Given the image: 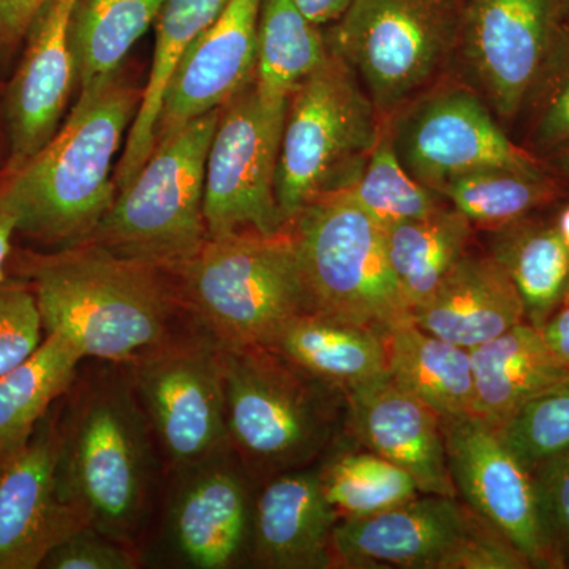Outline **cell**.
<instances>
[{"label":"cell","mask_w":569,"mask_h":569,"mask_svg":"<svg viewBox=\"0 0 569 569\" xmlns=\"http://www.w3.org/2000/svg\"><path fill=\"white\" fill-rule=\"evenodd\" d=\"M21 272L39 305L44 335L61 336L86 358L129 366L176 339L182 306L173 276L88 242L24 252Z\"/></svg>","instance_id":"6da1fadb"},{"label":"cell","mask_w":569,"mask_h":569,"mask_svg":"<svg viewBox=\"0 0 569 569\" xmlns=\"http://www.w3.org/2000/svg\"><path fill=\"white\" fill-rule=\"evenodd\" d=\"M141 91L121 71L100 91L80 93L70 114L33 159L0 179L17 234L58 252L88 244L118 197L112 162Z\"/></svg>","instance_id":"7a4b0ae2"},{"label":"cell","mask_w":569,"mask_h":569,"mask_svg":"<svg viewBox=\"0 0 569 569\" xmlns=\"http://www.w3.org/2000/svg\"><path fill=\"white\" fill-rule=\"evenodd\" d=\"M81 387L59 419L62 496L93 529L132 546L151 507V425L129 373L107 370Z\"/></svg>","instance_id":"3957f363"},{"label":"cell","mask_w":569,"mask_h":569,"mask_svg":"<svg viewBox=\"0 0 569 569\" xmlns=\"http://www.w3.org/2000/svg\"><path fill=\"white\" fill-rule=\"evenodd\" d=\"M182 306L220 346L266 347L282 326L310 310L290 230L208 238L170 272Z\"/></svg>","instance_id":"277c9868"},{"label":"cell","mask_w":569,"mask_h":569,"mask_svg":"<svg viewBox=\"0 0 569 569\" xmlns=\"http://www.w3.org/2000/svg\"><path fill=\"white\" fill-rule=\"evenodd\" d=\"M381 133L383 121L361 81L331 50L288 97L276 179L284 228L317 198L348 189Z\"/></svg>","instance_id":"5b68a950"},{"label":"cell","mask_w":569,"mask_h":569,"mask_svg":"<svg viewBox=\"0 0 569 569\" xmlns=\"http://www.w3.org/2000/svg\"><path fill=\"white\" fill-rule=\"evenodd\" d=\"M230 447L254 473L299 470L332 436L337 389L274 350L220 346Z\"/></svg>","instance_id":"8992f818"},{"label":"cell","mask_w":569,"mask_h":569,"mask_svg":"<svg viewBox=\"0 0 569 569\" xmlns=\"http://www.w3.org/2000/svg\"><path fill=\"white\" fill-rule=\"evenodd\" d=\"M219 114L217 108L157 142L91 242L168 272L192 260L208 239L206 162Z\"/></svg>","instance_id":"52a82bcc"},{"label":"cell","mask_w":569,"mask_h":569,"mask_svg":"<svg viewBox=\"0 0 569 569\" xmlns=\"http://www.w3.org/2000/svg\"><path fill=\"white\" fill-rule=\"evenodd\" d=\"M287 228L310 310L365 325L385 337L410 320L389 264L387 233L348 194L317 198Z\"/></svg>","instance_id":"ba28073f"},{"label":"cell","mask_w":569,"mask_h":569,"mask_svg":"<svg viewBox=\"0 0 569 569\" xmlns=\"http://www.w3.org/2000/svg\"><path fill=\"white\" fill-rule=\"evenodd\" d=\"M462 0H351L326 37L381 121L429 88L458 43Z\"/></svg>","instance_id":"9c48e42d"},{"label":"cell","mask_w":569,"mask_h":569,"mask_svg":"<svg viewBox=\"0 0 569 569\" xmlns=\"http://www.w3.org/2000/svg\"><path fill=\"white\" fill-rule=\"evenodd\" d=\"M332 548L336 561L356 568H531L516 546L468 505L429 493L376 515L340 520Z\"/></svg>","instance_id":"30bf717a"},{"label":"cell","mask_w":569,"mask_h":569,"mask_svg":"<svg viewBox=\"0 0 569 569\" xmlns=\"http://www.w3.org/2000/svg\"><path fill=\"white\" fill-rule=\"evenodd\" d=\"M127 367L153 437L176 470L230 449L220 347L209 337L176 339Z\"/></svg>","instance_id":"8fae6325"},{"label":"cell","mask_w":569,"mask_h":569,"mask_svg":"<svg viewBox=\"0 0 569 569\" xmlns=\"http://www.w3.org/2000/svg\"><path fill=\"white\" fill-rule=\"evenodd\" d=\"M287 103H268L253 82L220 108L204 179L208 238L284 230L276 200Z\"/></svg>","instance_id":"7c38bea8"},{"label":"cell","mask_w":569,"mask_h":569,"mask_svg":"<svg viewBox=\"0 0 569 569\" xmlns=\"http://www.w3.org/2000/svg\"><path fill=\"white\" fill-rule=\"evenodd\" d=\"M388 132L407 173L433 192L488 168H546L545 160L509 140L478 93L459 84L419 93L388 119Z\"/></svg>","instance_id":"4fadbf2b"},{"label":"cell","mask_w":569,"mask_h":569,"mask_svg":"<svg viewBox=\"0 0 569 569\" xmlns=\"http://www.w3.org/2000/svg\"><path fill=\"white\" fill-rule=\"evenodd\" d=\"M561 22L560 0H462L458 43L501 121L522 114Z\"/></svg>","instance_id":"5bb4252c"},{"label":"cell","mask_w":569,"mask_h":569,"mask_svg":"<svg viewBox=\"0 0 569 569\" xmlns=\"http://www.w3.org/2000/svg\"><path fill=\"white\" fill-rule=\"evenodd\" d=\"M449 473L468 507L496 527L530 567L560 568L550 546L533 475L496 427L473 415L441 419Z\"/></svg>","instance_id":"9a60e30c"},{"label":"cell","mask_w":569,"mask_h":569,"mask_svg":"<svg viewBox=\"0 0 569 569\" xmlns=\"http://www.w3.org/2000/svg\"><path fill=\"white\" fill-rule=\"evenodd\" d=\"M80 0H44L22 43V58L0 100L6 164L2 174L21 170L62 126L77 91L70 28Z\"/></svg>","instance_id":"2e32d148"},{"label":"cell","mask_w":569,"mask_h":569,"mask_svg":"<svg viewBox=\"0 0 569 569\" xmlns=\"http://www.w3.org/2000/svg\"><path fill=\"white\" fill-rule=\"evenodd\" d=\"M59 417L0 459V569H37L73 531L89 526L59 485Z\"/></svg>","instance_id":"e0dca14e"},{"label":"cell","mask_w":569,"mask_h":569,"mask_svg":"<svg viewBox=\"0 0 569 569\" xmlns=\"http://www.w3.org/2000/svg\"><path fill=\"white\" fill-rule=\"evenodd\" d=\"M261 3L230 0L183 56L164 91L156 144L252 84Z\"/></svg>","instance_id":"ac0fdd59"},{"label":"cell","mask_w":569,"mask_h":569,"mask_svg":"<svg viewBox=\"0 0 569 569\" xmlns=\"http://www.w3.org/2000/svg\"><path fill=\"white\" fill-rule=\"evenodd\" d=\"M183 481L168 515V541L189 568L233 567L249 538V496L227 455L182 471Z\"/></svg>","instance_id":"d6986e66"},{"label":"cell","mask_w":569,"mask_h":569,"mask_svg":"<svg viewBox=\"0 0 569 569\" xmlns=\"http://www.w3.org/2000/svg\"><path fill=\"white\" fill-rule=\"evenodd\" d=\"M347 400L356 432L370 451L406 470L419 492L458 497L436 411L389 376L351 392Z\"/></svg>","instance_id":"ffe728a7"},{"label":"cell","mask_w":569,"mask_h":569,"mask_svg":"<svg viewBox=\"0 0 569 569\" xmlns=\"http://www.w3.org/2000/svg\"><path fill=\"white\" fill-rule=\"evenodd\" d=\"M339 522L318 471L291 470L264 486L253 509V556L264 568L323 569L335 563Z\"/></svg>","instance_id":"44dd1931"},{"label":"cell","mask_w":569,"mask_h":569,"mask_svg":"<svg viewBox=\"0 0 569 569\" xmlns=\"http://www.w3.org/2000/svg\"><path fill=\"white\" fill-rule=\"evenodd\" d=\"M411 320L429 335L473 350L527 318L518 288L503 266L492 254L468 253L432 298L411 313Z\"/></svg>","instance_id":"7402d4cb"},{"label":"cell","mask_w":569,"mask_h":569,"mask_svg":"<svg viewBox=\"0 0 569 569\" xmlns=\"http://www.w3.org/2000/svg\"><path fill=\"white\" fill-rule=\"evenodd\" d=\"M266 347L346 397L389 376L387 337L318 310L288 320Z\"/></svg>","instance_id":"603a6c76"},{"label":"cell","mask_w":569,"mask_h":569,"mask_svg":"<svg viewBox=\"0 0 569 569\" xmlns=\"http://www.w3.org/2000/svg\"><path fill=\"white\" fill-rule=\"evenodd\" d=\"M468 351L473 369V417L496 429L535 397L569 380V367L529 321Z\"/></svg>","instance_id":"cb8c5ba5"},{"label":"cell","mask_w":569,"mask_h":569,"mask_svg":"<svg viewBox=\"0 0 569 569\" xmlns=\"http://www.w3.org/2000/svg\"><path fill=\"white\" fill-rule=\"evenodd\" d=\"M230 0H164L156 20V47L149 80L114 171L118 193L133 181L156 148L164 91L190 47L227 9Z\"/></svg>","instance_id":"d4e9b609"},{"label":"cell","mask_w":569,"mask_h":569,"mask_svg":"<svg viewBox=\"0 0 569 569\" xmlns=\"http://www.w3.org/2000/svg\"><path fill=\"white\" fill-rule=\"evenodd\" d=\"M389 377L440 419L473 415L470 351L403 321L387 336Z\"/></svg>","instance_id":"484cf974"},{"label":"cell","mask_w":569,"mask_h":569,"mask_svg":"<svg viewBox=\"0 0 569 569\" xmlns=\"http://www.w3.org/2000/svg\"><path fill=\"white\" fill-rule=\"evenodd\" d=\"M389 264L403 301L413 313L467 257L473 223L455 208L385 230Z\"/></svg>","instance_id":"4316f807"},{"label":"cell","mask_w":569,"mask_h":569,"mask_svg":"<svg viewBox=\"0 0 569 569\" xmlns=\"http://www.w3.org/2000/svg\"><path fill=\"white\" fill-rule=\"evenodd\" d=\"M492 257L518 288L526 318L541 328L569 290V250L557 223L523 217L498 228Z\"/></svg>","instance_id":"83f0119b"},{"label":"cell","mask_w":569,"mask_h":569,"mask_svg":"<svg viewBox=\"0 0 569 569\" xmlns=\"http://www.w3.org/2000/svg\"><path fill=\"white\" fill-rule=\"evenodd\" d=\"M164 0H80L71 18V50L80 93L100 91L148 32ZM78 93V96H80Z\"/></svg>","instance_id":"f1b7e54d"},{"label":"cell","mask_w":569,"mask_h":569,"mask_svg":"<svg viewBox=\"0 0 569 569\" xmlns=\"http://www.w3.org/2000/svg\"><path fill=\"white\" fill-rule=\"evenodd\" d=\"M82 361L66 339L47 335L36 353L0 376V459L31 438L52 403L73 387Z\"/></svg>","instance_id":"f546056e"},{"label":"cell","mask_w":569,"mask_h":569,"mask_svg":"<svg viewBox=\"0 0 569 569\" xmlns=\"http://www.w3.org/2000/svg\"><path fill=\"white\" fill-rule=\"evenodd\" d=\"M320 26L307 20L291 0H263L258 21L253 86L268 103H287L290 93L328 59Z\"/></svg>","instance_id":"4dcf8cb0"},{"label":"cell","mask_w":569,"mask_h":569,"mask_svg":"<svg viewBox=\"0 0 569 569\" xmlns=\"http://www.w3.org/2000/svg\"><path fill=\"white\" fill-rule=\"evenodd\" d=\"M436 193L473 224L498 230L559 200L563 189L546 168H488L451 179Z\"/></svg>","instance_id":"1f68e13d"},{"label":"cell","mask_w":569,"mask_h":569,"mask_svg":"<svg viewBox=\"0 0 569 569\" xmlns=\"http://www.w3.org/2000/svg\"><path fill=\"white\" fill-rule=\"evenodd\" d=\"M318 475L326 500L342 519L376 515L419 492L406 470L372 451L337 456Z\"/></svg>","instance_id":"d6a6232c"},{"label":"cell","mask_w":569,"mask_h":569,"mask_svg":"<svg viewBox=\"0 0 569 569\" xmlns=\"http://www.w3.org/2000/svg\"><path fill=\"white\" fill-rule=\"evenodd\" d=\"M340 192L348 194L383 230L421 219L443 208L440 194L411 178L397 159L389 138L388 121H383V133L361 174Z\"/></svg>","instance_id":"836d02e7"},{"label":"cell","mask_w":569,"mask_h":569,"mask_svg":"<svg viewBox=\"0 0 569 569\" xmlns=\"http://www.w3.org/2000/svg\"><path fill=\"white\" fill-rule=\"evenodd\" d=\"M522 112L527 114V151L545 160L569 148L568 21L561 22Z\"/></svg>","instance_id":"e575fe53"},{"label":"cell","mask_w":569,"mask_h":569,"mask_svg":"<svg viewBox=\"0 0 569 569\" xmlns=\"http://www.w3.org/2000/svg\"><path fill=\"white\" fill-rule=\"evenodd\" d=\"M497 430L509 451L530 471L569 451V380L535 397Z\"/></svg>","instance_id":"d590c367"},{"label":"cell","mask_w":569,"mask_h":569,"mask_svg":"<svg viewBox=\"0 0 569 569\" xmlns=\"http://www.w3.org/2000/svg\"><path fill=\"white\" fill-rule=\"evenodd\" d=\"M43 321L26 280L0 284V376L20 366L43 342Z\"/></svg>","instance_id":"8d00e7d4"},{"label":"cell","mask_w":569,"mask_h":569,"mask_svg":"<svg viewBox=\"0 0 569 569\" xmlns=\"http://www.w3.org/2000/svg\"><path fill=\"white\" fill-rule=\"evenodd\" d=\"M542 526L557 559H569V451L553 456L531 470Z\"/></svg>","instance_id":"74e56055"},{"label":"cell","mask_w":569,"mask_h":569,"mask_svg":"<svg viewBox=\"0 0 569 569\" xmlns=\"http://www.w3.org/2000/svg\"><path fill=\"white\" fill-rule=\"evenodd\" d=\"M137 557L130 546L116 541L92 526L81 527L44 557V569H133Z\"/></svg>","instance_id":"f35d334b"},{"label":"cell","mask_w":569,"mask_h":569,"mask_svg":"<svg viewBox=\"0 0 569 569\" xmlns=\"http://www.w3.org/2000/svg\"><path fill=\"white\" fill-rule=\"evenodd\" d=\"M44 0H0V74L9 73L11 63L24 43L26 33Z\"/></svg>","instance_id":"ab89813d"},{"label":"cell","mask_w":569,"mask_h":569,"mask_svg":"<svg viewBox=\"0 0 569 569\" xmlns=\"http://www.w3.org/2000/svg\"><path fill=\"white\" fill-rule=\"evenodd\" d=\"M539 331L552 353L569 367V306H560Z\"/></svg>","instance_id":"60d3db41"},{"label":"cell","mask_w":569,"mask_h":569,"mask_svg":"<svg viewBox=\"0 0 569 569\" xmlns=\"http://www.w3.org/2000/svg\"><path fill=\"white\" fill-rule=\"evenodd\" d=\"M298 10L313 24L332 26L342 18L351 0H291Z\"/></svg>","instance_id":"b9f144b4"},{"label":"cell","mask_w":569,"mask_h":569,"mask_svg":"<svg viewBox=\"0 0 569 569\" xmlns=\"http://www.w3.org/2000/svg\"><path fill=\"white\" fill-rule=\"evenodd\" d=\"M17 236V217L10 206L0 197V284L9 280V263L13 253V238Z\"/></svg>","instance_id":"7bdbcfd3"},{"label":"cell","mask_w":569,"mask_h":569,"mask_svg":"<svg viewBox=\"0 0 569 569\" xmlns=\"http://www.w3.org/2000/svg\"><path fill=\"white\" fill-rule=\"evenodd\" d=\"M557 228H559L561 239H563L565 246H567L569 250V206L560 213Z\"/></svg>","instance_id":"ee69618b"},{"label":"cell","mask_w":569,"mask_h":569,"mask_svg":"<svg viewBox=\"0 0 569 569\" xmlns=\"http://www.w3.org/2000/svg\"><path fill=\"white\" fill-rule=\"evenodd\" d=\"M552 159H556L557 162H559V168H561V171H563V173L569 178V148L556 153Z\"/></svg>","instance_id":"f6af8a7d"},{"label":"cell","mask_w":569,"mask_h":569,"mask_svg":"<svg viewBox=\"0 0 569 569\" xmlns=\"http://www.w3.org/2000/svg\"><path fill=\"white\" fill-rule=\"evenodd\" d=\"M561 2V18L563 21L569 22V0H560Z\"/></svg>","instance_id":"bcb514c9"},{"label":"cell","mask_w":569,"mask_h":569,"mask_svg":"<svg viewBox=\"0 0 569 569\" xmlns=\"http://www.w3.org/2000/svg\"><path fill=\"white\" fill-rule=\"evenodd\" d=\"M0 100H2V92H0ZM0 141L3 142V134H2V119H0Z\"/></svg>","instance_id":"7dc6e473"},{"label":"cell","mask_w":569,"mask_h":569,"mask_svg":"<svg viewBox=\"0 0 569 569\" xmlns=\"http://www.w3.org/2000/svg\"><path fill=\"white\" fill-rule=\"evenodd\" d=\"M563 305L569 306V290H568L567 298H565V302H563Z\"/></svg>","instance_id":"c3c4849f"},{"label":"cell","mask_w":569,"mask_h":569,"mask_svg":"<svg viewBox=\"0 0 569 569\" xmlns=\"http://www.w3.org/2000/svg\"><path fill=\"white\" fill-rule=\"evenodd\" d=\"M0 179H2V171H0Z\"/></svg>","instance_id":"681fc988"}]
</instances>
